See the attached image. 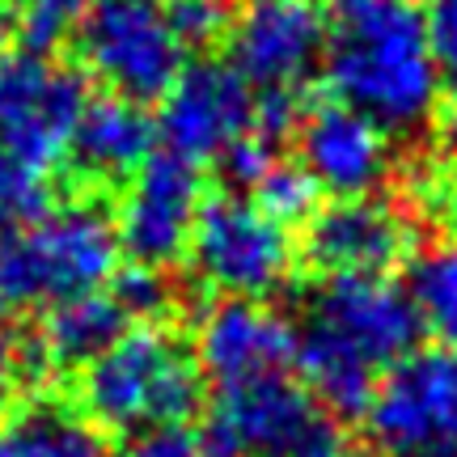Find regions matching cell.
Wrapping results in <instances>:
<instances>
[{
  "label": "cell",
  "mask_w": 457,
  "mask_h": 457,
  "mask_svg": "<svg viewBox=\"0 0 457 457\" xmlns=\"http://www.w3.org/2000/svg\"><path fill=\"white\" fill-rule=\"evenodd\" d=\"M162 4L182 47H208L220 34H228V21H233L228 0H162Z\"/></svg>",
  "instance_id": "22"
},
{
  "label": "cell",
  "mask_w": 457,
  "mask_h": 457,
  "mask_svg": "<svg viewBox=\"0 0 457 457\" xmlns=\"http://www.w3.org/2000/svg\"><path fill=\"white\" fill-rule=\"evenodd\" d=\"M4 47H9V17L0 9V64H4Z\"/></svg>",
  "instance_id": "29"
},
{
  "label": "cell",
  "mask_w": 457,
  "mask_h": 457,
  "mask_svg": "<svg viewBox=\"0 0 457 457\" xmlns=\"http://www.w3.org/2000/svg\"><path fill=\"white\" fill-rule=\"evenodd\" d=\"M296 145H301V170L318 182V191H330L339 199L373 195L394 165L386 128H377L369 114L343 102L313 106L296 128Z\"/></svg>",
  "instance_id": "13"
},
{
  "label": "cell",
  "mask_w": 457,
  "mask_h": 457,
  "mask_svg": "<svg viewBox=\"0 0 457 457\" xmlns=\"http://www.w3.org/2000/svg\"><path fill=\"white\" fill-rule=\"evenodd\" d=\"M21 343H17V335L9 327H4V318H0V398L9 394V386L17 381V373H21Z\"/></svg>",
  "instance_id": "27"
},
{
  "label": "cell",
  "mask_w": 457,
  "mask_h": 457,
  "mask_svg": "<svg viewBox=\"0 0 457 457\" xmlns=\"http://www.w3.org/2000/svg\"><path fill=\"white\" fill-rule=\"evenodd\" d=\"M128 313L119 310L111 293H85L72 301H60L43 313L38 327V356L72 369V364H94V360L111 347L123 330H128Z\"/></svg>",
  "instance_id": "17"
},
{
  "label": "cell",
  "mask_w": 457,
  "mask_h": 457,
  "mask_svg": "<svg viewBox=\"0 0 457 457\" xmlns=\"http://www.w3.org/2000/svg\"><path fill=\"white\" fill-rule=\"evenodd\" d=\"M250 131H254V94L233 72V64L216 60L182 68L157 114V136L165 140V153L191 165L225 157Z\"/></svg>",
  "instance_id": "11"
},
{
  "label": "cell",
  "mask_w": 457,
  "mask_h": 457,
  "mask_svg": "<svg viewBox=\"0 0 457 457\" xmlns=\"http://www.w3.org/2000/svg\"><path fill=\"white\" fill-rule=\"evenodd\" d=\"M9 4H13V13H17L13 21H17V30H21V38L43 55V51L55 47L81 21L94 0H9Z\"/></svg>",
  "instance_id": "21"
},
{
  "label": "cell",
  "mask_w": 457,
  "mask_h": 457,
  "mask_svg": "<svg viewBox=\"0 0 457 457\" xmlns=\"http://www.w3.org/2000/svg\"><path fill=\"white\" fill-rule=\"evenodd\" d=\"M191 262L225 301H262L293 276V237L254 199L212 195L191 228Z\"/></svg>",
  "instance_id": "8"
},
{
  "label": "cell",
  "mask_w": 457,
  "mask_h": 457,
  "mask_svg": "<svg viewBox=\"0 0 457 457\" xmlns=\"http://www.w3.org/2000/svg\"><path fill=\"white\" fill-rule=\"evenodd\" d=\"M119 237L98 204H60L0 233V305H60L114 276Z\"/></svg>",
  "instance_id": "4"
},
{
  "label": "cell",
  "mask_w": 457,
  "mask_h": 457,
  "mask_svg": "<svg viewBox=\"0 0 457 457\" xmlns=\"http://www.w3.org/2000/svg\"><path fill=\"white\" fill-rule=\"evenodd\" d=\"M111 296L119 301V310L128 313V322H157V313L165 310L170 301V288L157 271L148 267H131L123 276H114Z\"/></svg>",
  "instance_id": "23"
},
{
  "label": "cell",
  "mask_w": 457,
  "mask_h": 457,
  "mask_svg": "<svg viewBox=\"0 0 457 457\" xmlns=\"http://www.w3.org/2000/svg\"><path fill=\"white\" fill-rule=\"evenodd\" d=\"M157 123L128 98H98L85 102L77 131L68 140V157L77 165V174L94 182H119L136 174L153 157Z\"/></svg>",
  "instance_id": "16"
},
{
  "label": "cell",
  "mask_w": 457,
  "mask_h": 457,
  "mask_svg": "<svg viewBox=\"0 0 457 457\" xmlns=\"http://www.w3.org/2000/svg\"><path fill=\"white\" fill-rule=\"evenodd\" d=\"M195 360L216 386L288 373L296 364V330L262 301H220L199 322Z\"/></svg>",
  "instance_id": "14"
},
{
  "label": "cell",
  "mask_w": 457,
  "mask_h": 457,
  "mask_svg": "<svg viewBox=\"0 0 457 457\" xmlns=\"http://www.w3.org/2000/svg\"><path fill=\"white\" fill-rule=\"evenodd\" d=\"M77 51L111 98L136 106L165 98L187 68V47L170 30L162 0H94L77 21Z\"/></svg>",
  "instance_id": "7"
},
{
  "label": "cell",
  "mask_w": 457,
  "mask_h": 457,
  "mask_svg": "<svg viewBox=\"0 0 457 457\" xmlns=\"http://www.w3.org/2000/svg\"><path fill=\"white\" fill-rule=\"evenodd\" d=\"M441 145H445V153L457 162V102L445 111V119H441Z\"/></svg>",
  "instance_id": "28"
},
{
  "label": "cell",
  "mask_w": 457,
  "mask_h": 457,
  "mask_svg": "<svg viewBox=\"0 0 457 457\" xmlns=\"http://www.w3.org/2000/svg\"><path fill=\"white\" fill-rule=\"evenodd\" d=\"M360 415L373 457H457V352L411 347Z\"/></svg>",
  "instance_id": "6"
},
{
  "label": "cell",
  "mask_w": 457,
  "mask_h": 457,
  "mask_svg": "<svg viewBox=\"0 0 457 457\" xmlns=\"http://www.w3.org/2000/svg\"><path fill=\"white\" fill-rule=\"evenodd\" d=\"M199 377L195 347H187L170 327H128L94 364H85V420L128 436L182 428L199 407Z\"/></svg>",
  "instance_id": "3"
},
{
  "label": "cell",
  "mask_w": 457,
  "mask_h": 457,
  "mask_svg": "<svg viewBox=\"0 0 457 457\" xmlns=\"http://www.w3.org/2000/svg\"><path fill=\"white\" fill-rule=\"evenodd\" d=\"M254 204L262 212L288 228L296 220H310L318 208V182L301 170V165H276L267 179L254 187Z\"/></svg>",
  "instance_id": "20"
},
{
  "label": "cell",
  "mask_w": 457,
  "mask_h": 457,
  "mask_svg": "<svg viewBox=\"0 0 457 457\" xmlns=\"http://www.w3.org/2000/svg\"><path fill=\"white\" fill-rule=\"evenodd\" d=\"M420 318L403 284L386 276H327L301 310L296 364L335 411H364L386 369L415 347Z\"/></svg>",
  "instance_id": "1"
},
{
  "label": "cell",
  "mask_w": 457,
  "mask_h": 457,
  "mask_svg": "<svg viewBox=\"0 0 457 457\" xmlns=\"http://www.w3.org/2000/svg\"><path fill=\"white\" fill-rule=\"evenodd\" d=\"M407 296L420 330H432L441 347L457 352V237L424 245L407 267Z\"/></svg>",
  "instance_id": "19"
},
{
  "label": "cell",
  "mask_w": 457,
  "mask_h": 457,
  "mask_svg": "<svg viewBox=\"0 0 457 457\" xmlns=\"http://www.w3.org/2000/svg\"><path fill=\"white\" fill-rule=\"evenodd\" d=\"M327 81L377 128L411 131L441 102V68L411 0H343L327 30Z\"/></svg>",
  "instance_id": "2"
},
{
  "label": "cell",
  "mask_w": 457,
  "mask_h": 457,
  "mask_svg": "<svg viewBox=\"0 0 457 457\" xmlns=\"http://www.w3.org/2000/svg\"><path fill=\"white\" fill-rule=\"evenodd\" d=\"M0 457H106L102 432L60 403H26L0 415Z\"/></svg>",
  "instance_id": "18"
},
{
  "label": "cell",
  "mask_w": 457,
  "mask_h": 457,
  "mask_svg": "<svg viewBox=\"0 0 457 457\" xmlns=\"http://www.w3.org/2000/svg\"><path fill=\"white\" fill-rule=\"evenodd\" d=\"M85 81L38 51L0 64V157L34 179L68 157V140L85 111Z\"/></svg>",
  "instance_id": "9"
},
{
  "label": "cell",
  "mask_w": 457,
  "mask_h": 457,
  "mask_svg": "<svg viewBox=\"0 0 457 457\" xmlns=\"http://www.w3.org/2000/svg\"><path fill=\"white\" fill-rule=\"evenodd\" d=\"M327 30L318 0H242L228 21L233 72L262 94H293L327 55Z\"/></svg>",
  "instance_id": "10"
},
{
  "label": "cell",
  "mask_w": 457,
  "mask_h": 457,
  "mask_svg": "<svg viewBox=\"0 0 457 457\" xmlns=\"http://www.w3.org/2000/svg\"><path fill=\"white\" fill-rule=\"evenodd\" d=\"M119 457H212L204 436L187 432V428H162V432H145L123 449Z\"/></svg>",
  "instance_id": "26"
},
{
  "label": "cell",
  "mask_w": 457,
  "mask_h": 457,
  "mask_svg": "<svg viewBox=\"0 0 457 457\" xmlns=\"http://www.w3.org/2000/svg\"><path fill=\"white\" fill-rule=\"evenodd\" d=\"M195 216H199V170L162 148L131 174L128 195L119 204L114 237L136 259V267L162 271L179 254H187Z\"/></svg>",
  "instance_id": "12"
},
{
  "label": "cell",
  "mask_w": 457,
  "mask_h": 457,
  "mask_svg": "<svg viewBox=\"0 0 457 457\" xmlns=\"http://www.w3.org/2000/svg\"><path fill=\"white\" fill-rule=\"evenodd\" d=\"M424 34L436 68L457 72V0H428L424 9Z\"/></svg>",
  "instance_id": "25"
},
{
  "label": "cell",
  "mask_w": 457,
  "mask_h": 457,
  "mask_svg": "<svg viewBox=\"0 0 457 457\" xmlns=\"http://www.w3.org/2000/svg\"><path fill=\"white\" fill-rule=\"evenodd\" d=\"M271 170H276V153H271V140L259 136V131L242 136V140L225 153V174L237 182V187H259Z\"/></svg>",
  "instance_id": "24"
},
{
  "label": "cell",
  "mask_w": 457,
  "mask_h": 457,
  "mask_svg": "<svg viewBox=\"0 0 457 457\" xmlns=\"http://www.w3.org/2000/svg\"><path fill=\"white\" fill-rule=\"evenodd\" d=\"M204 445L212 457H352L343 432L288 373L216 386Z\"/></svg>",
  "instance_id": "5"
},
{
  "label": "cell",
  "mask_w": 457,
  "mask_h": 457,
  "mask_svg": "<svg viewBox=\"0 0 457 457\" xmlns=\"http://www.w3.org/2000/svg\"><path fill=\"white\" fill-rule=\"evenodd\" d=\"M411 220L386 199H335L310 216L305 254L327 276H381L407 254Z\"/></svg>",
  "instance_id": "15"
}]
</instances>
